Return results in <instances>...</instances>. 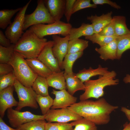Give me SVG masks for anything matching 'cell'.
Returning <instances> with one entry per match:
<instances>
[{"label":"cell","instance_id":"cell-7","mask_svg":"<svg viewBox=\"0 0 130 130\" xmlns=\"http://www.w3.org/2000/svg\"><path fill=\"white\" fill-rule=\"evenodd\" d=\"M13 86L19 99L18 105L15 110L20 111L26 107L35 109L38 108V106L36 99L37 95L32 87L24 86L16 79Z\"/></svg>","mask_w":130,"mask_h":130},{"label":"cell","instance_id":"cell-25","mask_svg":"<svg viewBox=\"0 0 130 130\" xmlns=\"http://www.w3.org/2000/svg\"><path fill=\"white\" fill-rule=\"evenodd\" d=\"M46 78L38 76L32 87L37 95L46 96L49 95V87Z\"/></svg>","mask_w":130,"mask_h":130},{"label":"cell","instance_id":"cell-37","mask_svg":"<svg viewBox=\"0 0 130 130\" xmlns=\"http://www.w3.org/2000/svg\"><path fill=\"white\" fill-rule=\"evenodd\" d=\"M98 34L101 35L106 36H116L114 29V22L113 18L111 22L106 25Z\"/></svg>","mask_w":130,"mask_h":130},{"label":"cell","instance_id":"cell-44","mask_svg":"<svg viewBox=\"0 0 130 130\" xmlns=\"http://www.w3.org/2000/svg\"><path fill=\"white\" fill-rule=\"evenodd\" d=\"M123 81L125 83H130V74H127L124 78Z\"/></svg>","mask_w":130,"mask_h":130},{"label":"cell","instance_id":"cell-12","mask_svg":"<svg viewBox=\"0 0 130 130\" xmlns=\"http://www.w3.org/2000/svg\"><path fill=\"white\" fill-rule=\"evenodd\" d=\"M52 38L54 42L52 49V52L55 57L58 60L61 69L63 59L68 53L69 35L61 37L56 35H52Z\"/></svg>","mask_w":130,"mask_h":130},{"label":"cell","instance_id":"cell-10","mask_svg":"<svg viewBox=\"0 0 130 130\" xmlns=\"http://www.w3.org/2000/svg\"><path fill=\"white\" fill-rule=\"evenodd\" d=\"M82 117L66 108L50 109L45 115V119L47 122L67 123L82 118Z\"/></svg>","mask_w":130,"mask_h":130},{"label":"cell","instance_id":"cell-45","mask_svg":"<svg viewBox=\"0 0 130 130\" xmlns=\"http://www.w3.org/2000/svg\"><path fill=\"white\" fill-rule=\"evenodd\" d=\"M124 129L122 130H130V123L126 122L123 125Z\"/></svg>","mask_w":130,"mask_h":130},{"label":"cell","instance_id":"cell-18","mask_svg":"<svg viewBox=\"0 0 130 130\" xmlns=\"http://www.w3.org/2000/svg\"><path fill=\"white\" fill-rule=\"evenodd\" d=\"M95 51L100 55L101 59L106 61L117 59V41L116 39L109 43L99 48L96 47Z\"/></svg>","mask_w":130,"mask_h":130},{"label":"cell","instance_id":"cell-11","mask_svg":"<svg viewBox=\"0 0 130 130\" xmlns=\"http://www.w3.org/2000/svg\"><path fill=\"white\" fill-rule=\"evenodd\" d=\"M54 42L53 40L47 41L37 58L53 72L62 71L58 60L52 51Z\"/></svg>","mask_w":130,"mask_h":130},{"label":"cell","instance_id":"cell-14","mask_svg":"<svg viewBox=\"0 0 130 130\" xmlns=\"http://www.w3.org/2000/svg\"><path fill=\"white\" fill-rule=\"evenodd\" d=\"M14 90L13 86L0 91V117L2 118L6 110L18 105V102L13 96Z\"/></svg>","mask_w":130,"mask_h":130},{"label":"cell","instance_id":"cell-1","mask_svg":"<svg viewBox=\"0 0 130 130\" xmlns=\"http://www.w3.org/2000/svg\"><path fill=\"white\" fill-rule=\"evenodd\" d=\"M112 105L104 98L93 101L81 100L67 108L83 117L96 125L108 124L110 121L111 114L118 108Z\"/></svg>","mask_w":130,"mask_h":130},{"label":"cell","instance_id":"cell-24","mask_svg":"<svg viewBox=\"0 0 130 130\" xmlns=\"http://www.w3.org/2000/svg\"><path fill=\"white\" fill-rule=\"evenodd\" d=\"M83 54L82 51L75 53H67L66 55L62 62L61 67V69L64 70V73L69 74L73 72L72 68L74 63Z\"/></svg>","mask_w":130,"mask_h":130},{"label":"cell","instance_id":"cell-5","mask_svg":"<svg viewBox=\"0 0 130 130\" xmlns=\"http://www.w3.org/2000/svg\"><path fill=\"white\" fill-rule=\"evenodd\" d=\"M72 27L69 23L60 21L50 24H41L31 26L29 29L33 32L40 39L51 35H60L64 37L69 35Z\"/></svg>","mask_w":130,"mask_h":130},{"label":"cell","instance_id":"cell-6","mask_svg":"<svg viewBox=\"0 0 130 130\" xmlns=\"http://www.w3.org/2000/svg\"><path fill=\"white\" fill-rule=\"evenodd\" d=\"M37 3L36 8L32 13L25 14L23 27V31L33 25L41 24H52L55 22L46 6L44 0H38Z\"/></svg>","mask_w":130,"mask_h":130},{"label":"cell","instance_id":"cell-16","mask_svg":"<svg viewBox=\"0 0 130 130\" xmlns=\"http://www.w3.org/2000/svg\"><path fill=\"white\" fill-rule=\"evenodd\" d=\"M112 13V12L111 11L99 16L95 14L87 17V19L91 23L94 33H98L106 25L111 22Z\"/></svg>","mask_w":130,"mask_h":130},{"label":"cell","instance_id":"cell-31","mask_svg":"<svg viewBox=\"0 0 130 130\" xmlns=\"http://www.w3.org/2000/svg\"><path fill=\"white\" fill-rule=\"evenodd\" d=\"M117 37H108L94 33L91 35L85 37L86 39L91 41L93 44L96 43L100 47L105 45L116 39Z\"/></svg>","mask_w":130,"mask_h":130},{"label":"cell","instance_id":"cell-30","mask_svg":"<svg viewBox=\"0 0 130 130\" xmlns=\"http://www.w3.org/2000/svg\"><path fill=\"white\" fill-rule=\"evenodd\" d=\"M70 123L75 126L73 130H97L96 124L84 118Z\"/></svg>","mask_w":130,"mask_h":130},{"label":"cell","instance_id":"cell-3","mask_svg":"<svg viewBox=\"0 0 130 130\" xmlns=\"http://www.w3.org/2000/svg\"><path fill=\"white\" fill-rule=\"evenodd\" d=\"M117 73L114 71L108 72L104 75H100L96 80L90 79L84 83L85 89L84 92L80 95V101L91 98L98 99L104 94V89L107 86L115 85L119 83L118 79H115Z\"/></svg>","mask_w":130,"mask_h":130},{"label":"cell","instance_id":"cell-28","mask_svg":"<svg viewBox=\"0 0 130 130\" xmlns=\"http://www.w3.org/2000/svg\"><path fill=\"white\" fill-rule=\"evenodd\" d=\"M88 46V41L86 40L79 38L69 40L68 53H73L83 51Z\"/></svg>","mask_w":130,"mask_h":130},{"label":"cell","instance_id":"cell-41","mask_svg":"<svg viewBox=\"0 0 130 130\" xmlns=\"http://www.w3.org/2000/svg\"><path fill=\"white\" fill-rule=\"evenodd\" d=\"M10 40L7 38L2 31L0 30V45L7 47L11 44Z\"/></svg>","mask_w":130,"mask_h":130},{"label":"cell","instance_id":"cell-42","mask_svg":"<svg viewBox=\"0 0 130 130\" xmlns=\"http://www.w3.org/2000/svg\"><path fill=\"white\" fill-rule=\"evenodd\" d=\"M0 130H18L17 128H12L6 124L2 118L0 117Z\"/></svg>","mask_w":130,"mask_h":130},{"label":"cell","instance_id":"cell-9","mask_svg":"<svg viewBox=\"0 0 130 130\" xmlns=\"http://www.w3.org/2000/svg\"><path fill=\"white\" fill-rule=\"evenodd\" d=\"M7 116L9 124L12 127L15 128H18L22 124L33 120H45V115H35L28 111L21 112L12 108L7 110Z\"/></svg>","mask_w":130,"mask_h":130},{"label":"cell","instance_id":"cell-20","mask_svg":"<svg viewBox=\"0 0 130 130\" xmlns=\"http://www.w3.org/2000/svg\"><path fill=\"white\" fill-rule=\"evenodd\" d=\"M108 69L107 68L103 67L99 65L98 67L96 69H93L91 67L88 69L84 68L79 70L76 74V75L84 83L90 79L92 77L97 75H104L109 72Z\"/></svg>","mask_w":130,"mask_h":130},{"label":"cell","instance_id":"cell-17","mask_svg":"<svg viewBox=\"0 0 130 130\" xmlns=\"http://www.w3.org/2000/svg\"><path fill=\"white\" fill-rule=\"evenodd\" d=\"M64 75L67 91L71 95L73 96L78 91L85 90L84 83L77 76L76 74L74 72L69 74L64 73Z\"/></svg>","mask_w":130,"mask_h":130},{"label":"cell","instance_id":"cell-33","mask_svg":"<svg viewBox=\"0 0 130 130\" xmlns=\"http://www.w3.org/2000/svg\"><path fill=\"white\" fill-rule=\"evenodd\" d=\"M46 123L45 120H33L22 124L17 129L18 130H45Z\"/></svg>","mask_w":130,"mask_h":130},{"label":"cell","instance_id":"cell-39","mask_svg":"<svg viewBox=\"0 0 130 130\" xmlns=\"http://www.w3.org/2000/svg\"><path fill=\"white\" fill-rule=\"evenodd\" d=\"M12 66L9 63H0V76H2L13 72Z\"/></svg>","mask_w":130,"mask_h":130},{"label":"cell","instance_id":"cell-8","mask_svg":"<svg viewBox=\"0 0 130 130\" xmlns=\"http://www.w3.org/2000/svg\"><path fill=\"white\" fill-rule=\"evenodd\" d=\"M31 1H29L21 8L17 13L13 21L7 27L5 31V35L10 40L11 44H16L24 33L23 27L24 17Z\"/></svg>","mask_w":130,"mask_h":130},{"label":"cell","instance_id":"cell-13","mask_svg":"<svg viewBox=\"0 0 130 130\" xmlns=\"http://www.w3.org/2000/svg\"><path fill=\"white\" fill-rule=\"evenodd\" d=\"M51 93L55 97L51 109L66 108L76 103L77 98L71 95L66 89L59 91L53 89Z\"/></svg>","mask_w":130,"mask_h":130},{"label":"cell","instance_id":"cell-32","mask_svg":"<svg viewBox=\"0 0 130 130\" xmlns=\"http://www.w3.org/2000/svg\"><path fill=\"white\" fill-rule=\"evenodd\" d=\"M15 45L7 47L0 45V63H9L15 52Z\"/></svg>","mask_w":130,"mask_h":130},{"label":"cell","instance_id":"cell-22","mask_svg":"<svg viewBox=\"0 0 130 130\" xmlns=\"http://www.w3.org/2000/svg\"><path fill=\"white\" fill-rule=\"evenodd\" d=\"M64 72H53L46 79L49 86L60 90L66 89V83Z\"/></svg>","mask_w":130,"mask_h":130},{"label":"cell","instance_id":"cell-43","mask_svg":"<svg viewBox=\"0 0 130 130\" xmlns=\"http://www.w3.org/2000/svg\"><path fill=\"white\" fill-rule=\"evenodd\" d=\"M121 110L125 114L130 123V110L126 107H121Z\"/></svg>","mask_w":130,"mask_h":130},{"label":"cell","instance_id":"cell-21","mask_svg":"<svg viewBox=\"0 0 130 130\" xmlns=\"http://www.w3.org/2000/svg\"><path fill=\"white\" fill-rule=\"evenodd\" d=\"M94 33V30L91 24L83 23L78 28H71L69 34V40L79 39L82 36L91 35Z\"/></svg>","mask_w":130,"mask_h":130},{"label":"cell","instance_id":"cell-38","mask_svg":"<svg viewBox=\"0 0 130 130\" xmlns=\"http://www.w3.org/2000/svg\"><path fill=\"white\" fill-rule=\"evenodd\" d=\"M76 0H66L64 15L68 23L69 22L72 15L74 5Z\"/></svg>","mask_w":130,"mask_h":130},{"label":"cell","instance_id":"cell-26","mask_svg":"<svg viewBox=\"0 0 130 130\" xmlns=\"http://www.w3.org/2000/svg\"><path fill=\"white\" fill-rule=\"evenodd\" d=\"M117 59L121 58L123 54L126 51L130 49V33L117 37Z\"/></svg>","mask_w":130,"mask_h":130},{"label":"cell","instance_id":"cell-19","mask_svg":"<svg viewBox=\"0 0 130 130\" xmlns=\"http://www.w3.org/2000/svg\"><path fill=\"white\" fill-rule=\"evenodd\" d=\"M26 60L33 71L38 76L47 78L53 72L37 58Z\"/></svg>","mask_w":130,"mask_h":130},{"label":"cell","instance_id":"cell-40","mask_svg":"<svg viewBox=\"0 0 130 130\" xmlns=\"http://www.w3.org/2000/svg\"><path fill=\"white\" fill-rule=\"evenodd\" d=\"M92 1L93 4L96 5H103L104 4H107L117 9L121 8V6L117 4L116 2L109 0H92Z\"/></svg>","mask_w":130,"mask_h":130},{"label":"cell","instance_id":"cell-15","mask_svg":"<svg viewBox=\"0 0 130 130\" xmlns=\"http://www.w3.org/2000/svg\"><path fill=\"white\" fill-rule=\"evenodd\" d=\"M44 0L50 15L55 21H60L65 14L66 0Z\"/></svg>","mask_w":130,"mask_h":130},{"label":"cell","instance_id":"cell-34","mask_svg":"<svg viewBox=\"0 0 130 130\" xmlns=\"http://www.w3.org/2000/svg\"><path fill=\"white\" fill-rule=\"evenodd\" d=\"M16 78L13 72L0 77V91L14 85Z\"/></svg>","mask_w":130,"mask_h":130},{"label":"cell","instance_id":"cell-23","mask_svg":"<svg viewBox=\"0 0 130 130\" xmlns=\"http://www.w3.org/2000/svg\"><path fill=\"white\" fill-rule=\"evenodd\" d=\"M114 22V27L115 36L119 37L130 33V30L126 24L125 17L115 16L112 17Z\"/></svg>","mask_w":130,"mask_h":130},{"label":"cell","instance_id":"cell-27","mask_svg":"<svg viewBox=\"0 0 130 130\" xmlns=\"http://www.w3.org/2000/svg\"><path fill=\"white\" fill-rule=\"evenodd\" d=\"M22 7L15 9H3L0 11V28L2 29L7 28L12 23L11 20L13 15L19 12Z\"/></svg>","mask_w":130,"mask_h":130},{"label":"cell","instance_id":"cell-35","mask_svg":"<svg viewBox=\"0 0 130 130\" xmlns=\"http://www.w3.org/2000/svg\"><path fill=\"white\" fill-rule=\"evenodd\" d=\"M71 123L56 122H46L45 130H73Z\"/></svg>","mask_w":130,"mask_h":130},{"label":"cell","instance_id":"cell-36","mask_svg":"<svg viewBox=\"0 0 130 130\" xmlns=\"http://www.w3.org/2000/svg\"><path fill=\"white\" fill-rule=\"evenodd\" d=\"M90 0H76L74 5L72 14L81 10L88 8H96L97 6L91 3Z\"/></svg>","mask_w":130,"mask_h":130},{"label":"cell","instance_id":"cell-2","mask_svg":"<svg viewBox=\"0 0 130 130\" xmlns=\"http://www.w3.org/2000/svg\"><path fill=\"white\" fill-rule=\"evenodd\" d=\"M47 41L46 38H39L29 29L15 45L14 51L26 59L37 58Z\"/></svg>","mask_w":130,"mask_h":130},{"label":"cell","instance_id":"cell-4","mask_svg":"<svg viewBox=\"0 0 130 130\" xmlns=\"http://www.w3.org/2000/svg\"><path fill=\"white\" fill-rule=\"evenodd\" d=\"M9 63L13 67L16 79L24 86L32 87L38 76L32 69L26 59L15 51Z\"/></svg>","mask_w":130,"mask_h":130},{"label":"cell","instance_id":"cell-29","mask_svg":"<svg viewBox=\"0 0 130 130\" xmlns=\"http://www.w3.org/2000/svg\"><path fill=\"white\" fill-rule=\"evenodd\" d=\"M36 99L40 107L42 115H46L53 105L54 99L49 95L43 96L37 95Z\"/></svg>","mask_w":130,"mask_h":130}]
</instances>
